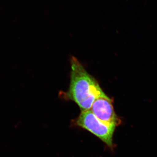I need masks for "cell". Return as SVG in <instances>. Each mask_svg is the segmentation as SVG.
<instances>
[{
    "label": "cell",
    "mask_w": 157,
    "mask_h": 157,
    "mask_svg": "<svg viewBox=\"0 0 157 157\" xmlns=\"http://www.w3.org/2000/svg\"><path fill=\"white\" fill-rule=\"evenodd\" d=\"M70 63V87L64 98L75 102L81 111L90 110L96 99L106 94L77 59L72 57Z\"/></svg>",
    "instance_id": "obj_1"
},
{
    "label": "cell",
    "mask_w": 157,
    "mask_h": 157,
    "mask_svg": "<svg viewBox=\"0 0 157 157\" xmlns=\"http://www.w3.org/2000/svg\"><path fill=\"white\" fill-rule=\"evenodd\" d=\"M76 124L94 134L109 147L113 145V137L117 126L101 121L90 110L81 111Z\"/></svg>",
    "instance_id": "obj_2"
},
{
    "label": "cell",
    "mask_w": 157,
    "mask_h": 157,
    "mask_svg": "<svg viewBox=\"0 0 157 157\" xmlns=\"http://www.w3.org/2000/svg\"><path fill=\"white\" fill-rule=\"evenodd\" d=\"M90 110L96 117L105 123L117 126L121 123L113 109L112 99L106 95L96 99Z\"/></svg>",
    "instance_id": "obj_3"
}]
</instances>
